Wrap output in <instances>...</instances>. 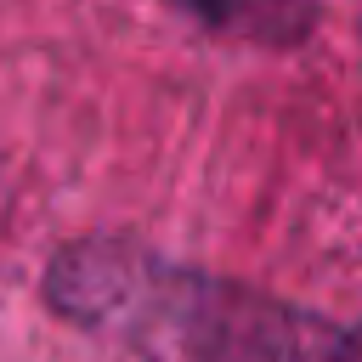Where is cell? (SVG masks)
Returning <instances> with one entry per match:
<instances>
[{"label":"cell","instance_id":"6da1fadb","mask_svg":"<svg viewBox=\"0 0 362 362\" xmlns=\"http://www.w3.org/2000/svg\"><path fill=\"white\" fill-rule=\"evenodd\" d=\"M45 294L57 311L113 334L175 339L192 362H362V322H334L198 272H175L124 243L68 249Z\"/></svg>","mask_w":362,"mask_h":362},{"label":"cell","instance_id":"7a4b0ae2","mask_svg":"<svg viewBox=\"0 0 362 362\" xmlns=\"http://www.w3.org/2000/svg\"><path fill=\"white\" fill-rule=\"evenodd\" d=\"M170 6L192 23H204V28H238L260 0H170Z\"/></svg>","mask_w":362,"mask_h":362}]
</instances>
